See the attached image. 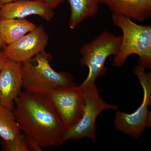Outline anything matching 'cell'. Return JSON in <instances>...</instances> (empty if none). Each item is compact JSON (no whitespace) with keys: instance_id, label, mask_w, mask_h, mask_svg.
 I'll list each match as a JSON object with an SVG mask.
<instances>
[{"instance_id":"obj_1","label":"cell","mask_w":151,"mask_h":151,"mask_svg":"<svg viewBox=\"0 0 151 151\" xmlns=\"http://www.w3.org/2000/svg\"><path fill=\"white\" fill-rule=\"evenodd\" d=\"M30 151L60 146L67 129L54 104L46 95L23 91L13 109Z\"/></svg>"},{"instance_id":"obj_2","label":"cell","mask_w":151,"mask_h":151,"mask_svg":"<svg viewBox=\"0 0 151 151\" xmlns=\"http://www.w3.org/2000/svg\"><path fill=\"white\" fill-rule=\"evenodd\" d=\"M112 22L122 31L119 51L114 57L113 65L120 67L130 55H137L139 64L146 69L151 68V26L135 23L132 19L113 13Z\"/></svg>"},{"instance_id":"obj_3","label":"cell","mask_w":151,"mask_h":151,"mask_svg":"<svg viewBox=\"0 0 151 151\" xmlns=\"http://www.w3.org/2000/svg\"><path fill=\"white\" fill-rule=\"evenodd\" d=\"M51 59V55L44 50L31 59L35 63L31 60L22 63L24 91L47 96L52 89L74 84L69 73L53 70Z\"/></svg>"},{"instance_id":"obj_4","label":"cell","mask_w":151,"mask_h":151,"mask_svg":"<svg viewBox=\"0 0 151 151\" xmlns=\"http://www.w3.org/2000/svg\"><path fill=\"white\" fill-rule=\"evenodd\" d=\"M122 36H117L104 31L93 40L84 44L79 50L81 56L80 64L87 66V77L80 86H85L95 83L97 78L107 72L105 62L108 57L115 56L119 51Z\"/></svg>"},{"instance_id":"obj_5","label":"cell","mask_w":151,"mask_h":151,"mask_svg":"<svg viewBox=\"0 0 151 151\" xmlns=\"http://www.w3.org/2000/svg\"><path fill=\"white\" fill-rule=\"evenodd\" d=\"M139 64L136 65L133 72L137 77L143 89L144 96L140 106L135 112L127 113L122 111L116 113L114 124L116 130L130 137L138 138L151 126V73Z\"/></svg>"},{"instance_id":"obj_6","label":"cell","mask_w":151,"mask_h":151,"mask_svg":"<svg viewBox=\"0 0 151 151\" xmlns=\"http://www.w3.org/2000/svg\"><path fill=\"white\" fill-rule=\"evenodd\" d=\"M80 86L82 90L84 108L81 119L72 127L68 128L63 137V142L68 140H78L87 138L95 143L97 129L96 120L106 110H117V105L108 104L99 94L95 83L85 86Z\"/></svg>"},{"instance_id":"obj_7","label":"cell","mask_w":151,"mask_h":151,"mask_svg":"<svg viewBox=\"0 0 151 151\" xmlns=\"http://www.w3.org/2000/svg\"><path fill=\"white\" fill-rule=\"evenodd\" d=\"M47 96L54 104L66 129L81 119L84 103L80 86L74 83L57 87L50 91Z\"/></svg>"},{"instance_id":"obj_8","label":"cell","mask_w":151,"mask_h":151,"mask_svg":"<svg viewBox=\"0 0 151 151\" xmlns=\"http://www.w3.org/2000/svg\"><path fill=\"white\" fill-rule=\"evenodd\" d=\"M48 40V35L40 25L16 41L6 45L3 51L8 59L23 63L45 50Z\"/></svg>"},{"instance_id":"obj_9","label":"cell","mask_w":151,"mask_h":151,"mask_svg":"<svg viewBox=\"0 0 151 151\" xmlns=\"http://www.w3.org/2000/svg\"><path fill=\"white\" fill-rule=\"evenodd\" d=\"M22 84V63L8 59L0 72V105L12 111Z\"/></svg>"},{"instance_id":"obj_10","label":"cell","mask_w":151,"mask_h":151,"mask_svg":"<svg viewBox=\"0 0 151 151\" xmlns=\"http://www.w3.org/2000/svg\"><path fill=\"white\" fill-rule=\"evenodd\" d=\"M55 15L53 9L41 0H19L3 5L0 9V20L5 19H25L37 15L50 21Z\"/></svg>"},{"instance_id":"obj_11","label":"cell","mask_w":151,"mask_h":151,"mask_svg":"<svg viewBox=\"0 0 151 151\" xmlns=\"http://www.w3.org/2000/svg\"><path fill=\"white\" fill-rule=\"evenodd\" d=\"M113 13L140 22L151 17V0H100Z\"/></svg>"},{"instance_id":"obj_12","label":"cell","mask_w":151,"mask_h":151,"mask_svg":"<svg viewBox=\"0 0 151 151\" xmlns=\"http://www.w3.org/2000/svg\"><path fill=\"white\" fill-rule=\"evenodd\" d=\"M37 26L25 19L0 20V35L6 45L12 43L34 29Z\"/></svg>"},{"instance_id":"obj_13","label":"cell","mask_w":151,"mask_h":151,"mask_svg":"<svg viewBox=\"0 0 151 151\" xmlns=\"http://www.w3.org/2000/svg\"><path fill=\"white\" fill-rule=\"evenodd\" d=\"M70 5L69 28L74 29L84 20L94 16L99 9L100 0H67Z\"/></svg>"},{"instance_id":"obj_14","label":"cell","mask_w":151,"mask_h":151,"mask_svg":"<svg viewBox=\"0 0 151 151\" xmlns=\"http://www.w3.org/2000/svg\"><path fill=\"white\" fill-rule=\"evenodd\" d=\"M22 134L13 111L0 105V137L9 141Z\"/></svg>"},{"instance_id":"obj_15","label":"cell","mask_w":151,"mask_h":151,"mask_svg":"<svg viewBox=\"0 0 151 151\" xmlns=\"http://www.w3.org/2000/svg\"><path fill=\"white\" fill-rule=\"evenodd\" d=\"M1 144L3 150L4 151H30L24 135L22 134L11 140H3Z\"/></svg>"},{"instance_id":"obj_16","label":"cell","mask_w":151,"mask_h":151,"mask_svg":"<svg viewBox=\"0 0 151 151\" xmlns=\"http://www.w3.org/2000/svg\"><path fill=\"white\" fill-rule=\"evenodd\" d=\"M46 5L54 10L61 4L64 0H41Z\"/></svg>"},{"instance_id":"obj_17","label":"cell","mask_w":151,"mask_h":151,"mask_svg":"<svg viewBox=\"0 0 151 151\" xmlns=\"http://www.w3.org/2000/svg\"><path fill=\"white\" fill-rule=\"evenodd\" d=\"M8 59V58L4 54L3 50H0V72L4 66Z\"/></svg>"},{"instance_id":"obj_18","label":"cell","mask_w":151,"mask_h":151,"mask_svg":"<svg viewBox=\"0 0 151 151\" xmlns=\"http://www.w3.org/2000/svg\"><path fill=\"white\" fill-rule=\"evenodd\" d=\"M19 1V0H0V3L3 5L5 4L16 1Z\"/></svg>"},{"instance_id":"obj_19","label":"cell","mask_w":151,"mask_h":151,"mask_svg":"<svg viewBox=\"0 0 151 151\" xmlns=\"http://www.w3.org/2000/svg\"><path fill=\"white\" fill-rule=\"evenodd\" d=\"M6 46V45L4 42L1 37V35H0V50H4V49L5 48Z\"/></svg>"},{"instance_id":"obj_20","label":"cell","mask_w":151,"mask_h":151,"mask_svg":"<svg viewBox=\"0 0 151 151\" xmlns=\"http://www.w3.org/2000/svg\"><path fill=\"white\" fill-rule=\"evenodd\" d=\"M3 5L2 4H1V3H0V9H1V7Z\"/></svg>"}]
</instances>
